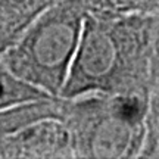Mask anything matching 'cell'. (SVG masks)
I'll return each mask as SVG.
<instances>
[{
    "instance_id": "cell-2",
    "label": "cell",
    "mask_w": 159,
    "mask_h": 159,
    "mask_svg": "<svg viewBox=\"0 0 159 159\" xmlns=\"http://www.w3.org/2000/svg\"><path fill=\"white\" fill-rule=\"evenodd\" d=\"M153 91L61 97L59 119L69 133L74 159L137 158Z\"/></svg>"
},
{
    "instance_id": "cell-1",
    "label": "cell",
    "mask_w": 159,
    "mask_h": 159,
    "mask_svg": "<svg viewBox=\"0 0 159 159\" xmlns=\"http://www.w3.org/2000/svg\"><path fill=\"white\" fill-rule=\"evenodd\" d=\"M159 90V13L87 12L59 97Z\"/></svg>"
},
{
    "instance_id": "cell-6",
    "label": "cell",
    "mask_w": 159,
    "mask_h": 159,
    "mask_svg": "<svg viewBox=\"0 0 159 159\" xmlns=\"http://www.w3.org/2000/svg\"><path fill=\"white\" fill-rule=\"evenodd\" d=\"M61 97H47L0 109V139L41 118H59Z\"/></svg>"
},
{
    "instance_id": "cell-3",
    "label": "cell",
    "mask_w": 159,
    "mask_h": 159,
    "mask_svg": "<svg viewBox=\"0 0 159 159\" xmlns=\"http://www.w3.org/2000/svg\"><path fill=\"white\" fill-rule=\"evenodd\" d=\"M84 0H52L0 56L19 80L59 97L68 77L84 18Z\"/></svg>"
},
{
    "instance_id": "cell-8",
    "label": "cell",
    "mask_w": 159,
    "mask_h": 159,
    "mask_svg": "<svg viewBox=\"0 0 159 159\" xmlns=\"http://www.w3.org/2000/svg\"><path fill=\"white\" fill-rule=\"evenodd\" d=\"M87 12L108 15H155L159 0H84Z\"/></svg>"
},
{
    "instance_id": "cell-4",
    "label": "cell",
    "mask_w": 159,
    "mask_h": 159,
    "mask_svg": "<svg viewBox=\"0 0 159 159\" xmlns=\"http://www.w3.org/2000/svg\"><path fill=\"white\" fill-rule=\"evenodd\" d=\"M0 159H74L66 127L41 118L0 139Z\"/></svg>"
},
{
    "instance_id": "cell-9",
    "label": "cell",
    "mask_w": 159,
    "mask_h": 159,
    "mask_svg": "<svg viewBox=\"0 0 159 159\" xmlns=\"http://www.w3.org/2000/svg\"><path fill=\"white\" fill-rule=\"evenodd\" d=\"M137 158H159V90H155L150 96L148 114L144 119V136H143L142 149Z\"/></svg>"
},
{
    "instance_id": "cell-5",
    "label": "cell",
    "mask_w": 159,
    "mask_h": 159,
    "mask_svg": "<svg viewBox=\"0 0 159 159\" xmlns=\"http://www.w3.org/2000/svg\"><path fill=\"white\" fill-rule=\"evenodd\" d=\"M52 0H0V56Z\"/></svg>"
},
{
    "instance_id": "cell-7",
    "label": "cell",
    "mask_w": 159,
    "mask_h": 159,
    "mask_svg": "<svg viewBox=\"0 0 159 159\" xmlns=\"http://www.w3.org/2000/svg\"><path fill=\"white\" fill-rule=\"evenodd\" d=\"M47 97L50 96L15 77L0 61V109Z\"/></svg>"
}]
</instances>
